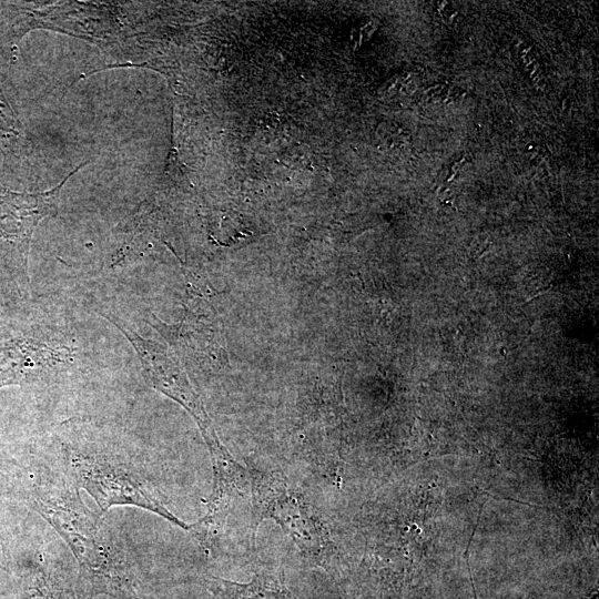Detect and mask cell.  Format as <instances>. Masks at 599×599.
<instances>
[{
	"label": "cell",
	"mask_w": 599,
	"mask_h": 599,
	"mask_svg": "<svg viewBox=\"0 0 599 599\" xmlns=\"http://www.w3.org/2000/svg\"><path fill=\"white\" fill-rule=\"evenodd\" d=\"M22 494L67 542L79 566L84 598L140 599V580L115 536L83 502L67 470L37 456L26 469Z\"/></svg>",
	"instance_id": "obj_1"
},
{
	"label": "cell",
	"mask_w": 599,
	"mask_h": 599,
	"mask_svg": "<svg viewBox=\"0 0 599 599\" xmlns=\"http://www.w3.org/2000/svg\"><path fill=\"white\" fill-rule=\"evenodd\" d=\"M55 440L67 473L94 499L101 515L114 506H134L189 530L190 525L167 508L140 455L115 433L72 419L59 426Z\"/></svg>",
	"instance_id": "obj_2"
},
{
	"label": "cell",
	"mask_w": 599,
	"mask_h": 599,
	"mask_svg": "<svg viewBox=\"0 0 599 599\" xmlns=\"http://www.w3.org/2000/svg\"><path fill=\"white\" fill-rule=\"evenodd\" d=\"M253 540L263 520L275 521L308 561L325 567L332 550L317 509L280 473L251 470Z\"/></svg>",
	"instance_id": "obj_3"
},
{
	"label": "cell",
	"mask_w": 599,
	"mask_h": 599,
	"mask_svg": "<svg viewBox=\"0 0 599 599\" xmlns=\"http://www.w3.org/2000/svg\"><path fill=\"white\" fill-rule=\"evenodd\" d=\"M111 322L135 349L144 376L159 392L181 405L195 420L210 454L225 448L219 438L202 398L192 386L176 356L165 346L136 334L113 313L98 311Z\"/></svg>",
	"instance_id": "obj_4"
},
{
	"label": "cell",
	"mask_w": 599,
	"mask_h": 599,
	"mask_svg": "<svg viewBox=\"0 0 599 599\" xmlns=\"http://www.w3.org/2000/svg\"><path fill=\"white\" fill-rule=\"evenodd\" d=\"M84 164L45 192L17 193L0 187V240L14 245L26 265L34 230L45 216L55 214L62 186Z\"/></svg>",
	"instance_id": "obj_5"
},
{
	"label": "cell",
	"mask_w": 599,
	"mask_h": 599,
	"mask_svg": "<svg viewBox=\"0 0 599 599\" xmlns=\"http://www.w3.org/2000/svg\"><path fill=\"white\" fill-rule=\"evenodd\" d=\"M70 349L23 334L0 342V388L41 378L68 361Z\"/></svg>",
	"instance_id": "obj_6"
},
{
	"label": "cell",
	"mask_w": 599,
	"mask_h": 599,
	"mask_svg": "<svg viewBox=\"0 0 599 599\" xmlns=\"http://www.w3.org/2000/svg\"><path fill=\"white\" fill-rule=\"evenodd\" d=\"M204 582L214 599H301L278 576L272 572H256L246 582L211 575L204 579Z\"/></svg>",
	"instance_id": "obj_7"
},
{
	"label": "cell",
	"mask_w": 599,
	"mask_h": 599,
	"mask_svg": "<svg viewBox=\"0 0 599 599\" xmlns=\"http://www.w3.org/2000/svg\"><path fill=\"white\" fill-rule=\"evenodd\" d=\"M17 599H85L45 565L35 562L21 577Z\"/></svg>",
	"instance_id": "obj_8"
},
{
	"label": "cell",
	"mask_w": 599,
	"mask_h": 599,
	"mask_svg": "<svg viewBox=\"0 0 599 599\" xmlns=\"http://www.w3.org/2000/svg\"><path fill=\"white\" fill-rule=\"evenodd\" d=\"M21 286L7 273L0 271V332L17 328L22 315Z\"/></svg>",
	"instance_id": "obj_9"
},
{
	"label": "cell",
	"mask_w": 599,
	"mask_h": 599,
	"mask_svg": "<svg viewBox=\"0 0 599 599\" xmlns=\"http://www.w3.org/2000/svg\"><path fill=\"white\" fill-rule=\"evenodd\" d=\"M9 560H10L9 551H8L6 541H4L3 536L1 534V530H0V567H2V568H4L7 570L8 565H9Z\"/></svg>",
	"instance_id": "obj_10"
}]
</instances>
